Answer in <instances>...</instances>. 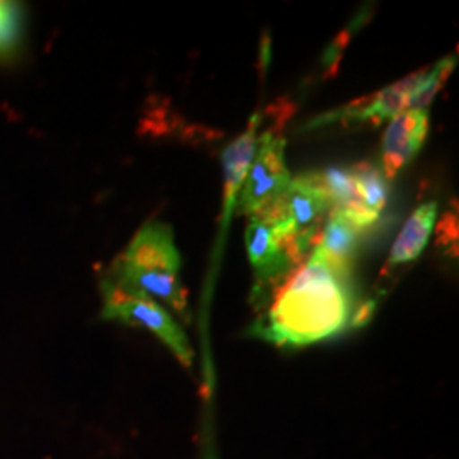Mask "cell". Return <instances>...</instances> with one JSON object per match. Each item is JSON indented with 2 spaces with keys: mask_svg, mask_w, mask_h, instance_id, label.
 Wrapping results in <instances>:
<instances>
[{
  "mask_svg": "<svg viewBox=\"0 0 459 459\" xmlns=\"http://www.w3.org/2000/svg\"><path fill=\"white\" fill-rule=\"evenodd\" d=\"M429 130L427 111H403L394 116L383 138V174L392 179L396 172L409 164L422 148Z\"/></svg>",
  "mask_w": 459,
  "mask_h": 459,
  "instance_id": "cell-8",
  "label": "cell"
},
{
  "mask_svg": "<svg viewBox=\"0 0 459 459\" xmlns=\"http://www.w3.org/2000/svg\"><path fill=\"white\" fill-rule=\"evenodd\" d=\"M257 126H259V116L254 115L246 132L242 133L235 142H231L221 155L223 176H225L227 214L230 213L231 206H235V197L238 196V191L246 179L247 170L254 159V153L257 148V136H255Z\"/></svg>",
  "mask_w": 459,
  "mask_h": 459,
  "instance_id": "cell-10",
  "label": "cell"
},
{
  "mask_svg": "<svg viewBox=\"0 0 459 459\" xmlns=\"http://www.w3.org/2000/svg\"><path fill=\"white\" fill-rule=\"evenodd\" d=\"M181 254L174 230L162 221H148L108 273L119 286L164 301L176 312H187V293L182 286Z\"/></svg>",
  "mask_w": 459,
  "mask_h": 459,
  "instance_id": "cell-2",
  "label": "cell"
},
{
  "mask_svg": "<svg viewBox=\"0 0 459 459\" xmlns=\"http://www.w3.org/2000/svg\"><path fill=\"white\" fill-rule=\"evenodd\" d=\"M436 216H437L436 203H426L413 212L390 250V257H388L390 267L415 261L422 254V250L426 248L429 242V237L434 230Z\"/></svg>",
  "mask_w": 459,
  "mask_h": 459,
  "instance_id": "cell-12",
  "label": "cell"
},
{
  "mask_svg": "<svg viewBox=\"0 0 459 459\" xmlns=\"http://www.w3.org/2000/svg\"><path fill=\"white\" fill-rule=\"evenodd\" d=\"M322 174H305L291 179L290 186L273 199L261 212L271 214L295 240L296 254L305 259L307 250L315 246L320 233V223L332 212Z\"/></svg>",
  "mask_w": 459,
  "mask_h": 459,
  "instance_id": "cell-4",
  "label": "cell"
},
{
  "mask_svg": "<svg viewBox=\"0 0 459 459\" xmlns=\"http://www.w3.org/2000/svg\"><path fill=\"white\" fill-rule=\"evenodd\" d=\"M286 142L274 132H265L257 140L254 159L238 191L235 206L240 214L261 212L290 186L291 176L284 162Z\"/></svg>",
  "mask_w": 459,
  "mask_h": 459,
  "instance_id": "cell-5",
  "label": "cell"
},
{
  "mask_svg": "<svg viewBox=\"0 0 459 459\" xmlns=\"http://www.w3.org/2000/svg\"><path fill=\"white\" fill-rule=\"evenodd\" d=\"M333 210L347 216L359 230L371 227L379 214L371 212L356 189L349 169H328L322 174Z\"/></svg>",
  "mask_w": 459,
  "mask_h": 459,
  "instance_id": "cell-11",
  "label": "cell"
},
{
  "mask_svg": "<svg viewBox=\"0 0 459 459\" xmlns=\"http://www.w3.org/2000/svg\"><path fill=\"white\" fill-rule=\"evenodd\" d=\"M455 66H456V58L447 56L441 62H437L432 68H429L426 79L419 85V89L413 92L407 109H411V111H427V106L432 102V99L436 98V94L441 91V87L447 81V77L451 75Z\"/></svg>",
  "mask_w": 459,
  "mask_h": 459,
  "instance_id": "cell-15",
  "label": "cell"
},
{
  "mask_svg": "<svg viewBox=\"0 0 459 459\" xmlns=\"http://www.w3.org/2000/svg\"><path fill=\"white\" fill-rule=\"evenodd\" d=\"M361 231L347 216L332 208L313 248L332 269L344 276H351Z\"/></svg>",
  "mask_w": 459,
  "mask_h": 459,
  "instance_id": "cell-9",
  "label": "cell"
},
{
  "mask_svg": "<svg viewBox=\"0 0 459 459\" xmlns=\"http://www.w3.org/2000/svg\"><path fill=\"white\" fill-rule=\"evenodd\" d=\"M100 296L102 320L147 328L148 332H152L172 351V354L186 368L193 366L195 351L191 342L181 325L162 307V303L143 293L123 288L108 276L100 279Z\"/></svg>",
  "mask_w": 459,
  "mask_h": 459,
  "instance_id": "cell-3",
  "label": "cell"
},
{
  "mask_svg": "<svg viewBox=\"0 0 459 459\" xmlns=\"http://www.w3.org/2000/svg\"><path fill=\"white\" fill-rule=\"evenodd\" d=\"M257 310L255 335L281 347H303L366 324L375 303L358 305L349 276L332 269L313 248L293 278Z\"/></svg>",
  "mask_w": 459,
  "mask_h": 459,
  "instance_id": "cell-1",
  "label": "cell"
},
{
  "mask_svg": "<svg viewBox=\"0 0 459 459\" xmlns=\"http://www.w3.org/2000/svg\"><path fill=\"white\" fill-rule=\"evenodd\" d=\"M246 246L248 259L255 271L257 290L267 282L284 278L295 269V264L303 263L296 254L293 237L271 214L264 212L250 214Z\"/></svg>",
  "mask_w": 459,
  "mask_h": 459,
  "instance_id": "cell-6",
  "label": "cell"
},
{
  "mask_svg": "<svg viewBox=\"0 0 459 459\" xmlns=\"http://www.w3.org/2000/svg\"><path fill=\"white\" fill-rule=\"evenodd\" d=\"M26 21L24 4L0 0V62H13L24 48Z\"/></svg>",
  "mask_w": 459,
  "mask_h": 459,
  "instance_id": "cell-13",
  "label": "cell"
},
{
  "mask_svg": "<svg viewBox=\"0 0 459 459\" xmlns=\"http://www.w3.org/2000/svg\"><path fill=\"white\" fill-rule=\"evenodd\" d=\"M427 70L429 68L415 72L409 77H405L403 81L394 83L386 89H381L373 96L359 99L339 111H333L320 119H315L310 123V126L335 121V119H368V121L379 123V121H385L386 117H394V116L407 111L409 100L413 96V92L426 79Z\"/></svg>",
  "mask_w": 459,
  "mask_h": 459,
  "instance_id": "cell-7",
  "label": "cell"
},
{
  "mask_svg": "<svg viewBox=\"0 0 459 459\" xmlns=\"http://www.w3.org/2000/svg\"><path fill=\"white\" fill-rule=\"evenodd\" d=\"M351 170L362 203L375 213H381L388 197V184L383 170L371 164H359Z\"/></svg>",
  "mask_w": 459,
  "mask_h": 459,
  "instance_id": "cell-14",
  "label": "cell"
}]
</instances>
